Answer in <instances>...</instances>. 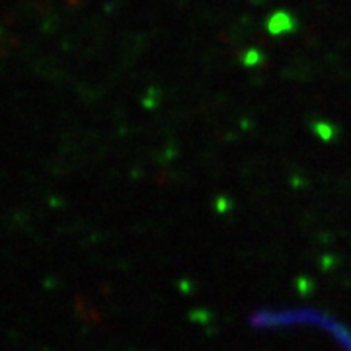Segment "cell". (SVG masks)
Here are the masks:
<instances>
[{
    "instance_id": "obj_2",
    "label": "cell",
    "mask_w": 351,
    "mask_h": 351,
    "mask_svg": "<svg viewBox=\"0 0 351 351\" xmlns=\"http://www.w3.org/2000/svg\"><path fill=\"white\" fill-rule=\"evenodd\" d=\"M295 27H297L295 18H293L289 12H285V10L276 12L271 18H269V20H267V32H269L271 36L291 34V32H295Z\"/></svg>"
},
{
    "instance_id": "obj_3",
    "label": "cell",
    "mask_w": 351,
    "mask_h": 351,
    "mask_svg": "<svg viewBox=\"0 0 351 351\" xmlns=\"http://www.w3.org/2000/svg\"><path fill=\"white\" fill-rule=\"evenodd\" d=\"M314 133L322 141H332L334 138V127L330 123H324V121H318V123H314Z\"/></svg>"
},
{
    "instance_id": "obj_1",
    "label": "cell",
    "mask_w": 351,
    "mask_h": 351,
    "mask_svg": "<svg viewBox=\"0 0 351 351\" xmlns=\"http://www.w3.org/2000/svg\"><path fill=\"white\" fill-rule=\"evenodd\" d=\"M246 324L254 332H314L334 343L339 351H351V326L339 316L316 304H281L254 308Z\"/></svg>"
},
{
    "instance_id": "obj_4",
    "label": "cell",
    "mask_w": 351,
    "mask_h": 351,
    "mask_svg": "<svg viewBox=\"0 0 351 351\" xmlns=\"http://www.w3.org/2000/svg\"><path fill=\"white\" fill-rule=\"evenodd\" d=\"M262 53L256 49H250L244 53V57H242V63H244V66H256V64L262 63Z\"/></svg>"
}]
</instances>
